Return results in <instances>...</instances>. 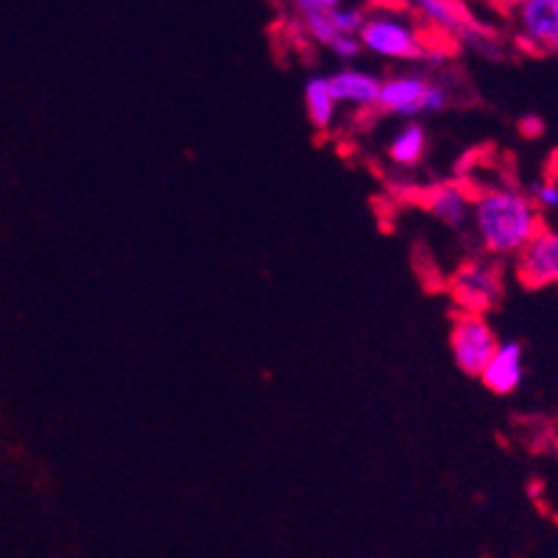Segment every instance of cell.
Returning a JSON list of instances; mask_svg holds the SVG:
<instances>
[{
    "label": "cell",
    "mask_w": 558,
    "mask_h": 558,
    "mask_svg": "<svg viewBox=\"0 0 558 558\" xmlns=\"http://www.w3.org/2000/svg\"><path fill=\"white\" fill-rule=\"evenodd\" d=\"M517 279L527 288L558 286V229L542 227L514 257Z\"/></svg>",
    "instance_id": "7"
},
{
    "label": "cell",
    "mask_w": 558,
    "mask_h": 558,
    "mask_svg": "<svg viewBox=\"0 0 558 558\" xmlns=\"http://www.w3.org/2000/svg\"><path fill=\"white\" fill-rule=\"evenodd\" d=\"M522 380H525V347L514 338L500 341L495 355L488 357L486 368H483L481 383L492 393L508 397V393H514L522 386Z\"/></svg>",
    "instance_id": "9"
},
{
    "label": "cell",
    "mask_w": 558,
    "mask_h": 558,
    "mask_svg": "<svg viewBox=\"0 0 558 558\" xmlns=\"http://www.w3.org/2000/svg\"><path fill=\"white\" fill-rule=\"evenodd\" d=\"M425 154H427V129L418 121L405 123L400 132L393 134L391 143H388V157H391L393 166H400V168H416Z\"/></svg>",
    "instance_id": "13"
},
{
    "label": "cell",
    "mask_w": 558,
    "mask_h": 558,
    "mask_svg": "<svg viewBox=\"0 0 558 558\" xmlns=\"http://www.w3.org/2000/svg\"><path fill=\"white\" fill-rule=\"evenodd\" d=\"M452 299L458 302L461 313H477L486 316L502 299L506 279L502 268L495 260H466L458 266L450 279Z\"/></svg>",
    "instance_id": "4"
},
{
    "label": "cell",
    "mask_w": 558,
    "mask_h": 558,
    "mask_svg": "<svg viewBox=\"0 0 558 558\" xmlns=\"http://www.w3.org/2000/svg\"><path fill=\"white\" fill-rule=\"evenodd\" d=\"M450 87L445 82L408 70V73H393V76L383 78L377 109L388 118L411 123L425 114L441 112L450 107Z\"/></svg>",
    "instance_id": "3"
},
{
    "label": "cell",
    "mask_w": 558,
    "mask_h": 558,
    "mask_svg": "<svg viewBox=\"0 0 558 558\" xmlns=\"http://www.w3.org/2000/svg\"><path fill=\"white\" fill-rule=\"evenodd\" d=\"M327 78H330L332 96H336L338 107L361 109V112L377 109L383 78L375 76L372 70L355 68V64H343V68H338L336 73H330Z\"/></svg>",
    "instance_id": "8"
},
{
    "label": "cell",
    "mask_w": 558,
    "mask_h": 558,
    "mask_svg": "<svg viewBox=\"0 0 558 558\" xmlns=\"http://www.w3.org/2000/svg\"><path fill=\"white\" fill-rule=\"evenodd\" d=\"M327 51H330L332 59H338V62L352 64L357 57H361L363 48L357 37H336L330 45H327Z\"/></svg>",
    "instance_id": "14"
},
{
    "label": "cell",
    "mask_w": 558,
    "mask_h": 558,
    "mask_svg": "<svg viewBox=\"0 0 558 558\" xmlns=\"http://www.w3.org/2000/svg\"><path fill=\"white\" fill-rule=\"evenodd\" d=\"M531 198L536 204V209H547V213H556L558 209V182H536L531 187Z\"/></svg>",
    "instance_id": "15"
},
{
    "label": "cell",
    "mask_w": 558,
    "mask_h": 558,
    "mask_svg": "<svg viewBox=\"0 0 558 558\" xmlns=\"http://www.w3.org/2000/svg\"><path fill=\"white\" fill-rule=\"evenodd\" d=\"M427 213L450 229H466L472 221V196L461 184H438L427 193Z\"/></svg>",
    "instance_id": "10"
},
{
    "label": "cell",
    "mask_w": 558,
    "mask_h": 558,
    "mask_svg": "<svg viewBox=\"0 0 558 558\" xmlns=\"http://www.w3.org/2000/svg\"><path fill=\"white\" fill-rule=\"evenodd\" d=\"M361 48L377 59H391V62H418L427 57V43L422 26L408 17L402 9L383 7L375 12H366L361 34Z\"/></svg>",
    "instance_id": "2"
},
{
    "label": "cell",
    "mask_w": 558,
    "mask_h": 558,
    "mask_svg": "<svg viewBox=\"0 0 558 558\" xmlns=\"http://www.w3.org/2000/svg\"><path fill=\"white\" fill-rule=\"evenodd\" d=\"M472 229L488 257H517L542 229V213L527 193L486 187L472 198Z\"/></svg>",
    "instance_id": "1"
},
{
    "label": "cell",
    "mask_w": 558,
    "mask_h": 558,
    "mask_svg": "<svg viewBox=\"0 0 558 558\" xmlns=\"http://www.w3.org/2000/svg\"><path fill=\"white\" fill-rule=\"evenodd\" d=\"M497 336L486 316L477 313H458L450 327V352L458 372L466 377H481L488 357L495 355Z\"/></svg>",
    "instance_id": "5"
},
{
    "label": "cell",
    "mask_w": 558,
    "mask_h": 558,
    "mask_svg": "<svg viewBox=\"0 0 558 558\" xmlns=\"http://www.w3.org/2000/svg\"><path fill=\"white\" fill-rule=\"evenodd\" d=\"M388 3H408V7H411L413 0H388Z\"/></svg>",
    "instance_id": "17"
},
{
    "label": "cell",
    "mask_w": 558,
    "mask_h": 558,
    "mask_svg": "<svg viewBox=\"0 0 558 558\" xmlns=\"http://www.w3.org/2000/svg\"><path fill=\"white\" fill-rule=\"evenodd\" d=\"M511 23L525 51L558 53V0H511Z\"/></svg>",
    "instance_id": "6"
},
{
    "label": "cell",
    "mask_w": 558,
    "mask_h": 558,
    "mask_svg": "<svg viewBox=\"0 0 558 558\" xmlns=\"http://www.w3.org/2000/svg\"><path fill=\"white\" fill-rule=\"evenodd\" d=\"M411 9L422 23L450 34V37H461L463 28L470 26V17H466L461 0H413Z\"/></svg>",
    "instance_id": "11"
},
{
    "label": "cell",
    "mask_w": 558,
    "mask_h": 558,
    "mask_svg": "<svg viewBox=\"0 0 558 558\" xmlns=\"http://www.w3.org/2000/svg\"><path fill=\"white\" fill-rule=\"evenodd\" d=\"M296 17H311V14H327L336 12L338 7H343V0H291Z\"/></svg>",
    "instance_id": "16"
},
{
    "label": "cell",
    "mask_w": 558,
    "mask_h": 558,
    "mask_svg": "<svg viewBox=\"0 0 558 558\" xmlns=\"http://www.w3.org/2000/svg\"><path fill=\"white\" fill-rule=\"evenodd\" d=\"M305 109H307V118H311L313 126L318 132H327V129L336 126V118H338V101L332 96V87H330V78L327 76H311L305 82Z\"/></svg>",
    "instance_id": "12"
}]
</instances>
